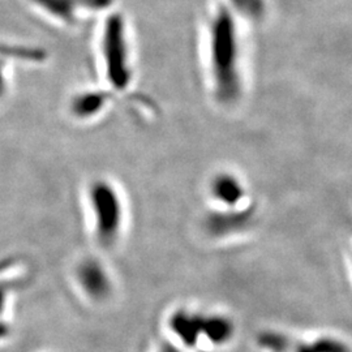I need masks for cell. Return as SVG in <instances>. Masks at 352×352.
I'll list each match as a JSON object with an SVG mask.
<instances>
[{
  "label": "cell",
  "mask_w": 352,
  "mask_h": 352,
  "mask_svg": "<svg viewBox=\"0 0 352 352\" xmlns=\"http://www.w3.org/2000/svg\"><path fill=\"white\" fill-rule=\"evenodd\" d=\"M209 68L217 100L223 104L238 102L243 93L239 29L232 11L221 6L208 26Z\"/></svg>",
  "instance_id": "6da1fadb"
},
{
  "label": "cell",
  "mask_w": 352,
  "mask_h": 352,
  "mask_svg": "<svg viewBox=\"0 0 352 352\" xmlns=\"http://www.w3.org/2000/svg\"><path fill=\"white\" fill-rule=\"evenodd\" d=\"M101 54L109 84L116 90H126L132 82L133 67L126 20L120 13L110 14L104 21Z\"/></svg>",
  "instance_id": "7a4b0ae2"
},
{
  "label": "cell",
  "mask_w": 352,
  "mask_h": 352,
  "mask_svg": "<svg viewBox=\"0 0 352 352\" xmlns=\"http://www.w3.org/2000/svg\"><path fill=\"white\" fill-rule=\"evenodd\" d=\"M97 239L103 245H113L124 225V206L118 188L106 179L94 180L88 192Z\"/></svg>",
  "instance_id": "3957f363"
},
{
  "label": "cell",
  "mask_w": 352,
  "mask_h": 352,
  "mask_svg": "<svg viewBox=\"0 0 352 352\" xmlns=\"http://www.w3.org/2000/svg\"><path fill=\"white\" fill-rule=\"evenodd\" d=\"M55 20L64 24H75L82 12H100L107 10L113 0H33Z\"/></svg>",
  "instance_id": "277c9868"
},
{
  "label": "cell",
  "mask_w": 352,
  "mask_h": 352,
  "mask_svg": "<svg viewBox=\"0 0 352 352\" xmlns=\"http://www.w3.org/2000/svg\"><path fill=\"white\" fill-rule=\"evenodd\" d=\"M210 196L225 209H236L245 197V187L239 176L230 171H221L212 177Z\"/></svg>",
  "instance_id": "5b68a950"
},
{
  "label": "cell",
  "mask_w": 352,
  "mask_h": 352,
  "mask_svg": "<svg viewBox=\"0 0 352 352\" xmlns=\"http://www.w3.org/2000/svg\"><path fill=\"white\" fill-rule=\"evenodd\" d=\"M109 93L103 90H84L71 100V113L77 119H91L101 113L109 104Z\"/></svg>",
  "instance_id": "8992f818"
},
{
  "label": "cell",
  "mask_w": 352,
  "mask_h": 352,
  "mask_svg": "<svg viewBox=\"0 0 352 352\" xmlns=\"http://www.w3.org/2000/svg\"><path fill=\"white\" fill-rule=\"evenodd\" d=\"M78 272V280L90 296L103 298L109 291V278L101 265L94 261H85Z\"/></svg>",
  "instance_id": "52a82bcc"
},
{
  "label": "cell",
  "mask_w": 352,
  "mask_h": 352,
  "mask_svg": "<svg viewBox=\"0 0 352 352\" xmlns=\"http://www.w3.org/2000/svg\"><path fill=\"white\" fill-rule=\"evenodd\" d=\"M228 4L231 11L251 21L263 20L267 10L266 0H228Z\"/></svg>",
  "instance_id": "ba28073f"
},
{
  "label": "cell",
  "mask_w": 352,
  "mask_h": 352,
  "mask_svg": "<svg viewBox=\"0 0 352 352\" xmlns=\"http://www.w3.org/2000/svg\"><path fill=\"white\" fill-rule=\"evenodd\" d=\"M295 352V351H294ZM296 352H351L349 346H346L342 340H334L330 337H324L314 340L312 343L302 344L298 347Z\"/></svg>",
  "instance_id": "9c48e42d"
}]
</instances>
